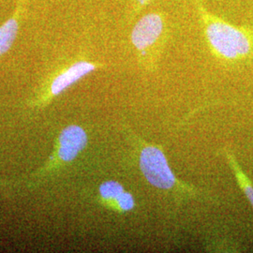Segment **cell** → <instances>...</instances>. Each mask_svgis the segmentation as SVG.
Returning <instances> with one entry per match:
<instances>
[{
  "label": "cell",
  "mask_w": 253,
  "mask_h": 253,
  "mask_svg": "<svg viewBox=\"0 0 253 253\" xmlns=\"http://www.w3.org/2000/svg\"><path fill=\"white\" fill-rule=\"evenodd\" d=\"M27 0H17L12 15L0 26V56L8 53L17 35L21 22L26 14Z\"/></svg>",
  "instance_id": "obj_6"
},
{
  "label": "cell",
  "mask_w": 253,
  "mask_h": 253,
  "mask_svg": "<svg viewBox=\"0 0 253 253\" xmlns=\"http://www.w3.org/2000/svg\"><path fill=\"white\" fill-rule=\"evenodd\" d=\"M102 67H104L103 64L85 59L76 60L64 66L47 77L28 105L33 109L44 107L74 84Z\"/></svg>",
  "instance_id": "obj_4"
},
{
  "label": "cell",
  "mask_w": 253,
  "mask_h": 253,
  "mask_svg": "<svg viewBox=\"0 0 253 253\" xmlns=\"http://www.w3.org/2000/svg\"><path fill=\"white\" fill-rule=\"evenodd\" d=\"M139 167L145 179L155 188L172 190L182 186L172 172L163 150L155 145H145L141 147Z\"/></svg>",
  "instance_id": "obj_5"
},
{
  "label": "cell",
  "mask_w": 253,
  "mask_h": 253,
  "mask_svg": "<svg viewBox=\"0 0 253 253\" xmlns=\"http://www.w3.org/2000/svg\"><path fill=\"white\" fill-rule=\"evenodd\" d=\"M124 191V187L118 181H105L99 188L100 201L105 207H108L114 200L117 199Z\"/></svg>",
  "instance_id": "obj_8"
},
{
  "label": "cell",
  "mask_w": 253,
  "mask_h": 253,
  "mask_svg": "<svg viewBox=\"0 0 253 253\" xmlns=\"http://www.w3.org/2000/svg\"><path fill=\"white\" fill-rule=\"evenodd\" d=\"M135 207V200L129 192L124 191L114 200L107 208H111L118 212H128Z\"/></svg>",
  "instance_id": "obj_9"
},
{
  "label": "cell",
  "mask_w": 253,
  "mask_h": 253,
  "mask_svg": "<svg viewBox=\"0 0 253 253\" xmlns=\"http://www.w3.org/2000/svg\"><path fill=\"white\" fill-rule=\"evenodd\" d=\"M152 1L153 0H132L128 16L131 19L135 18L136 16Z\"/></svg>",
  "instance_id": "obj_10"
},
{
  "label": "cell",
  "mask_w": 253,
  "mask_h": 253,
  "mask_svg": "<svg viewBox=\"0 0 253 253\" xmlns=\"http://www.w3.org/2000/svg\"><path fill=\"white\" fill-rule=\"evenodd\" d=\"M170 35V22L166 13L152 11L143 15L134 25L130 42L142 61H152Z\"/></svg>",
  "instance_id": "obj_3"
},
{
  "label": "cell",
  "mask_w": 253,
  "mask_h": 253,
  "mask_svg": "<svg viewBox=\"0 0 253 253\" xmlns=\"http://www.w3.org/2000/svg\"><path fill=\"white\" fill-rule=\"evenodd\" d=\"M209 49L215 56L225 61L248 58L253 52V32L234 25L208 11L202 0H193Z\"/></svg>",
  "instance_id": "obj_1"
},
{
  "label": "cell",
  "mask_w": 253,
  "mask_h": 253,
  "mask_svg": "<svg viewBox=\"0 0 253 253\" xmlns=\"http://www.w3.org/2000/svg\"><path fill=\"white\" fill-rule=\"evenodd\" d=\"M87 143L88 137L84 127L78 125H70L64 127L57 136L54 150L45 164L21 181L26 184L27 188L36 187L39 183L51 177L60 168L73 162L84 151Z\"/></svg>",
  "instance_id": "obj_2"
},
{
  "label": "cell",
  "mask_w": 253,
  "mask_h": 253,
  "mask_svg": "<svg viewBox=\"0 0 253 253\" xmlns=\"http://www.w3.org/2000/svg\"><path fill=\"white\" fill-rule=\"evenodd\" d=\"M225 154H226L229 165L235 173V178L237 180L239 187L241 188L247 199L249 200V202L251 203V205L253 206V186L252 182L250 180V178L246 175V173L243 172V170L240 168L239 164L235 160V156L233 154L230 153L229 150H226Z\"/></svg>",
  "instance_id": "obj_7"
}]
</instances>
